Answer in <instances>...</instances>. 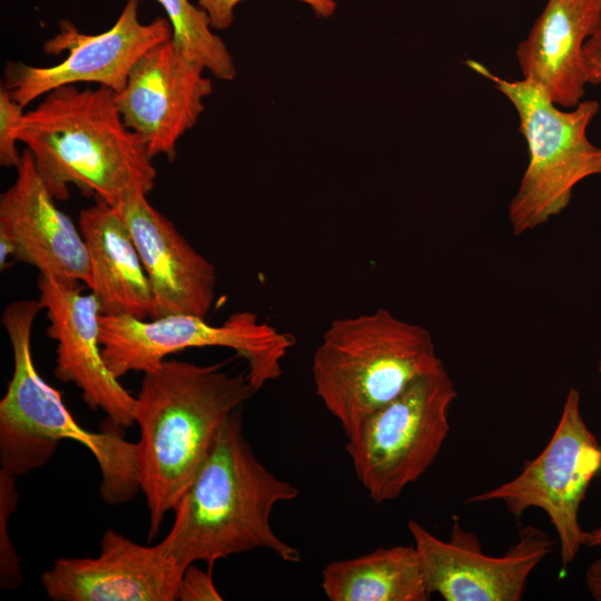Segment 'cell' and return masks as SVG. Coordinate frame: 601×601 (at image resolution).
I'll list each match as a JSON object with an SVG mask.
<instances>
[{
  "mask_svg": "<svg viewBox=\"0 0 601 601\" xmlns=\"http://www.w3.org/2000/svg\"><path fill=\"white\" fill-rule=\"evenodd\" d=\"M170 22L171 40L189 59L200 63L216 78L237 77L234 59L219 36L213 32L207 13L189 0H156Z\"/></svg>",
  "mask_w": 601,
  "mask_h": 601,
  "instance_id": "20",
  "label": "cell"
},
{
  "mask_svg": "<svg viewBox=\"0 0 601 601\" xmlns=\"http://www.w3.org/2000/svg\"><path fill=\"white\" fill-rule=\"evenodd\" d=\"M125 220L155 300L150 319L186 314L206 318L215 300V266L147 200L132 194L114 206Z\"/></svg>",
  "mask_w": 601,
  "mask_h": 601,
  "instance_id": "16",
  "label": "cell"
},
{
  "mask_svg": "<svg viewBox=\"0 0 601 601\" xmlns=\"http://www.w3.org/2000/svg\"><path fill=\"white\" fill-rule=\"evenodd\" d=\"M583 60L588 83H601V26L585 41L583 46Z\"/></svg>",
  "mask_w": 601,
  "mask_h": 601,
  "instance_id": "25",
  "label": "cell"
},
{
  "mask_svg": "<svg viewBox=\"0 0 601 601\" xmlns=\"http://www.w3.org/2000/svg\"><path fill=\"white\" fill-rule=\"evenodd\" d=\"M14 476L0 473V587L16 589L23 580L20 559L9 540L8 520L16 509L18 493Z\"/></svg>",
  "mask_w": 601,
  "mask_h": 601,
  "instance_id": "21",
  "label": "cell"
},
{
  "mask_svg": "<svg viewBox=\"0 0 601 601\" xmlns=\"http://www.w3.org/2000/svg\"><path fill=\"white\" fill-rule=\"evenodd\" d=\"M14 183L0 197V267L8 258L62 280H90L89 255L79 227L55 204L31 152L24 149Z\"/></svg>",
  "mask_w": 601,
  "mask_h": 601,
  "instance_id": "14",
  "label": "cell"
},
{
  "mask_svg": "<svg viewBox=\"0 0 601 601\" xmlns=\"http://www.w3.org/2000/svg\"><path fill=\"white\" fill-rule=\"evenodd\" d=\"M43 309L39 299L7 305L2 325L13 354V372L0 402V472L14 477L45 465L62 440L86 446L100 471V494L109 504L130 500L139 489L136 445L114 425L101 432L82 428L65 406L59 391L36 370L31 352L35 319Z\"/></svg>",
  "mask_w": 601,
  "mask_h": 601,
  "instance_id": "4",
  "label": "cell"
},
{
  "mask_svg": "<svg viewBox=\"0 0 601 601\" xmlns=\"http://www.w3.org/2000/svg\"><path fill=\"white\" fill-rule=\"evenodd\" d=\"M257 391L246 374L221 364L165 359L144 373L135 422L139 490L149 511V539L175 509L209 456L223 424Z\"/></svg>",
  "mask_w": 601,
  "mask_h": 601,
  "instance_id": "1",
  "label": "cell"
},
{
  "mask_svg": "<svg viewBox=\"0 0 601 601\" xmlns=\"http://www.w3.org/2000/svg\"><path fill=\"white\" fill-rule=\"evenodd\" d=\"M243 0H198V6L207 13L213 29H228L234 21L236 6ZM307 4L321 18L332 17L336 9V0H297Z\"/></svg>",
  "mask_w": 601,
  "mask_h": 601,
  "instance_id": "23",
  "label": "cell"
},
{
  "mask_svg": "<svg viewBox=\"0 0 601 601\" xmlns=\"http://www.w3.org/2000/svg\"><path fill=\"white\" fill-rule=\"evenodd\" d=\"M139 2L127 0L115 24L99 35L81 33L70 21H61L45 51L57 55L67 50L69 55L50 67L8 62L2 86L22 107L58 87L79 82L121 90L141 56L173 37L167 18L139 19Z\"/></svg>",
  "mask_w": 601,
  "mask_h": 601,
  "instance_id": "10",
  "label": "cell"
},
{
  "mask_svg": "<svg viewBox=\"0 0 601 601\" xmlns=\"http://www.w3.org/2000/svg\"><path fill=\"white\" fill-rule=\"evenodd\" d=\"M584 546L601 549V526L585 532Z\"/></svg>",
  "mask_w": 601,
  "mask_h": 601,
  "instance_id": "27",
  "label": "cell"
},
{
  "mask_svg": "<svg viewBox=\"0 0 601 601\" xmlns=\"http://www.w3.org/2000/svg\"><path fill=\"white\" fill-rule=\"evenodd\" d=\"M425 585L445 601H520L535 568L551 552L549 535L534 525L523 526L502 555H489L479 539L453 518L447 541L410 520Z\"/></svg>",
  "mask_w": 601,
  "mask_h": 601,
  "instance_id": "11",
  "label": "cell"
},
{
  "mask_svg": "<svg viewBox=\"0 0 601 601\" xmlns=\"http://www.w3.org/2000/svg\"><path fill=\"white\" fill-rule=\"evenodd\" d=\"M39 302L46 311L48 336L57 342L55 376L76 384L91 410H102L116 425L135 423L136 397L106 366L100 345L98 298L81 294L79 282L38 277Z\"/></svg>",
  "mask_w": 601,
  "mask_h": 601,
  "instance_id": "13",
  "label": "cell"
},
{
  "mask_svg": "<svg viewBox=\"0 0 601 601\" xmlns=\"http://www.w3.org/2000/svg\"><path fill=\"white\" fill-rule=\"evenodd\" d=\"M298 493L254 455L239 407L223 424L209 456L173 510L175 520L162 543L184 571L196 561L214 565L255 549L298 562L299 551L283 541L269 521L277 503Z\"/></svg>",
  "mask_w": 601,
  "mask_h": 601,
  "instance_id": "2",
  "label": "cell"
},
{
  "mask_svg": "<svg viewBox=\"0 0 601 601\" xmlns=\"http://www.w3.org/2000/svg\"><path fill=\"white\" fill-rule=\"evenodd\" d=\"M184 570L165 544L141 545L107 530L96 558H63L41 575L53 601H176Z\"/></svg>",
  "mask_w": 601,
  "mask_h": 601,
  "instance_id": "15",
  "label": "cell"
},
{
  "mask_svg": "<svg viewBox=\"0 0 601 601\" xmlns=\"http://www.w3.org/2000/svg\"><path fill=\"white\" fill-rule=\"evenodd\" d=\"M584 582L591 597L601 601V556L589 564L584 573Z\"/></svg>",
  "mask_w": 601,
  "mask_h": 601,
  "instance_id": "26",
  "label": "cell"
},
{
  "mask_svg": "<svg viewBox=\"0 0 601 601\" xmlns=\"http://www.w3.org/2000/svg\"><path fill=\"white\" fill-rule=\"evenodd\" d=\"M322 589L331 601H427L432 595L414 545L332 561L322 571Z\"/></svg>",
  "mask_w": 601,
  "mask_h": 601,
  "instance_id": "19",
  "label": "cell"
},
{
  "mask_svg": "<svg viewBox=\"0 0 601 601\" xmlns=\"http://www.w3.org/2000/svg\"><path fill=\"white\" fill-rule=\"evenodd\" d=\"M457 396L443 361L347 435L355 474L376 503L397 499L440 454Z\"/></svg>",
  "mask_w": 601,
  "mask_h": 601,
  "instance_id": "7",
  "label": "cell"
},
{
  "mask_svg": "<svg viewBox=\"0 0 601 601\" xmlns=\"http://www.w3.org/2000/svg\"><path fill=\"white\" fill-rule=\"evenodd\" d=\"M465 63L491 80L519 115V131L528 144L529 164L509 204L508 217L513 234L520 236L560 215L580 181L601 175V147L593 145L587 135L600 105L597 100H584L573 110L564 111L531 81L503 79L475 60Z\"/></svg>",
  "mask_w": 601,
  "mask_h": 601,
  "instance_id": "6",
  "label": "cell"
},
{
  "mask_svg": "<svg viewBox=\"0 0 601 601\" xmlns=\"http://www.w3.org/2000/svg\"><path fill=\"white\" fill-rule=\"evenodd\" d=\"M205 70L170 39L142 55L115 92L126 126L141 137L151 158L174 160L178 140L198 121L213 92Z\"/></svg>",
  "mask_w": 601,
  "mask_h": 601,
  "instance_id": "12",
  "label": "cell"
},
{
  "mask_svg": "<svg viewBox=\"0 0 601 601\" xmlns=\"http://www.w3.org/2000/svg\"><path fill=\"white\" fill-rule=\"evenodd\" d=\"M441 362L426 328L376 309L329 324L312 375L316 395L347 436Z\"/></svg>",
  "mask_w": 601,
  "mask_h": 601,
  "instance_id": "5",
  "label": "cell"
},
{
  "mask_svg": "<svg viewBox=\"0 0 601 601\" xmlns=\"http://www.w3.org/2000/svg\"><path fill=\"white\" fill-rule=\"evenodd\" d=\"M23 108L3 86L0 87V165L3 167L17 168L20 164L17 142L26 112Z\"/></svg>",
  "mask_w": 601,
  "mask_h": 601,
  "instance_id": "22",
  "label": "cell"
},
{
  "mask_svg": "<svg viewBox=\"0 0 601 601\" xmlns=\"http://www.w3.org/2000/svg\"><path fill=\"white\" fill-rule=\"evenodd\" d=\"M90 264L88 287L98 298L102 314L150 319L152 289L132 236L118 213L105 201L79 215Z\"/></svg>",
  "mask_w": 601,
  "mask_h": 601,
  "instance_id": "18",
  "label": "cell"
},
{
  "mask_svg": "<svg viewBox=\"0 0 601 601\" xmlns=\"http://www.w3.org/2000/svg\"><path fill=\"white\" fill-rule=\"evenodd\" d=\"M99 325L102 358L117 378L145 373L187 348L215 346L230 348L246 361V375L258 391L283 374L282 362L295 343L292 334L248 311L231 314L220 325L186 314L139 319L101 313Z\"/></svg>",
  "mask_w": 601,
  "mask_h": 601,
  "instance_id": "8",
  "label": "cell"
},
{
  "mask_svg": "<svg viewBox=\"0 0 601 601\" xmlns=\"http://www.w3.org/2000/svg\"><path fill=\"white\" fill-rule=\"evenodd\" d=\"M601 26V0H548L515 50L524 80L563 108H574L588 83L585 41Z\"/></svg>",
  "mask_w": 601,
  "mask_h": 601,
  "instance_id": "17",
  "label": "cell"
},
{
  "mask_svg": "<svg viewBox=\"0 0 601 601\" xmlns=\"http://www.w3.org/2000/svg\"><path fill=\"white\" fill-rule=\"evenodd\" d=\"M211 568L213 565H208L204 571L194 564L187 566L180 578L178 600L221 601L223 598L213 581Z\"/></svg>",
  "mask_w": 601,
  "mask_h": 601,
  "instance_id": "24",
  "label": "cell"
},
{
  "mask_svg": "<svg viewBox=\"0 0 601 601\" xmlns=\"http://www.w3.org/2000/svg\"><path fill=\"white\" fill-rule=\"evenodd\" d=\"M55 199L75 185L96 200L116 206L154 188L157 170L145 141L129 129L115 91L99 86H61L24 112L19 132Z\"/></svg>",
  "mask_w": 601,
  "mask_h": 601,
  "instance_id": "3",
  "label": "cell"
},
{
  "mask_svg": "<svg viewBox=\"0 0 601 601\" xmlns=\"http://www.w3.org/2000/svg\"><path fill=\"white\" fill-rule=\"evenodd\" d=\"M601 471V445L585 424L581 395L570 388L556 427L542 452L524 462L520 473L501 485L475 494L466 504L500 501L520 520L525 511L545 512L560 544L561 570L570 566L584 543L580 506Z\"/></svg>",
  "mask_w": 601,
  "mask_h": 601,
  "instance_id": "9",
  "label": "cell"
},
{
  "mask_svg": "<svg viewBox=\"0 0 601 601\" xmlns=\"http://www.w3.org/2000/svg\"><path fill=\"white\" fill-rule=\"evenodd\" d=\"M599 373L601 375V351H600V357H599V365H598Z\"/></svg>",
  "mask_w": 601,
  "mask_h": 601,
  "instance_id": "28",
  "label": "cell"
}]
</instances>
